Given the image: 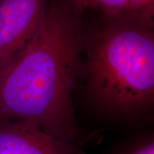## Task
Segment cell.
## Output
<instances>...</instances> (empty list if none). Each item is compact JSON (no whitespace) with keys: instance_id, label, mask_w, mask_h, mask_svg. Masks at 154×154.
Returning a JSON list of instances; mask_svg holds the SVG:
<instances>
[{"instance_id":"5","label":"cell","mask_w":154,"mask_h":154,"mask_svg":"<svg viewBox=\"0 0 154 154\" xmlns=\"http://www.w3.org/2000/svg\"><path fill=\"white\" fill-rule=\"evenodd\" d=\"M76 9H99L112 19H127V0H71Z\"/></svg>"},{"instance_id":"6","label":"cell","mask_w":154,"mask_h":154,"mask_svg":"<svg viewBox=\"0 0 154 154\" xmlns=\"http://www.w3.org/2000/svg\"><path fill=\"white\" fill-rule=\"evenodd\" d=\"M154 0H127V18L147 27L153 24Z\"/></svg>"},{"instance_id":"1","label":"cell","mask_w":154,"mask_h":154,"mask_svg":"<svg viewBox=\"0 0 154 154\" xmlns=\"http://www.w3.org/2000/svg\"><path fill=\"white\" fill-rule=\"evenodd\" d=\"M74 24L58 7L0 72V117L27 121L54 137L74 139L71 93L77 57Z\"/></svg>"},{"instance_id":"2","label":"cell","mask_w":154,"mask_h":154,"mask_svg":"<svg viewBox=\"0 0 154 154\" xmlns=\"http://www.w3.org/2000/svg\"><path fill=\"white\" fill-rule=\"evenodd\" d=\"M137 23L111 25L101 32L88 63V86L106 111L130 113L154 97V37Z\"/></svg>"},{"instance_id":"4","label":"cell","mask_w":154,"mask_h":154,"mask_svg":"<svg viewBox=\"0 0 154 154\" xmlns=\"http://www.w3.org/2000/svg\"><path fill=\"white\" fill-rule=\"evenodd\" d=\"M0 154H78L72 146L33 123L19 121L0 126Z\"/></svg>"},{"instance_id":"7","label":"cell","mask_w":154,"mask_h":154,"mask_svg":"<svg viewBox=\"0 0 154 154\" xmlns=\"http://www.w3.org/2000/svg\"><path fill=\"white\" fill-rule=\"evenodd\" d=\"M131 154H154V143L150 141L149 143H144L137 149L133 151Z\"/></svg>"},{"instance_id":"3","label":"cell","mask_w":154,"mask_h":154,"mask_svg":"<svg viewBox=\"0 0 154 154\" xmlns=\"http://www.w3.org/2000/svg\"><path fill=\"white\" fill-rule=\"evenodd\" d=\"M45 12L44 0H0V72L34 37Z\"/></svg>"}]
</instances>
